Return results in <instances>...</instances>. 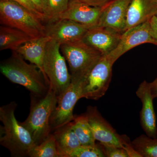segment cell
Returning a JSON list of instances; mask_svg holds the SVG:
<instances>
[{
    "label": "cell",
    "instance_id": "cell-1",
    "mask_svg": "<svg viewBox=\"0 0 157 157\" xmlns=\"http://www.w3.org/2000/svg\"><path fill=\"white\" fill-rule=\"evenodd\" d=\"M24 59L12 51L11 56L1 63V73L11 82L28 90L33 95L43 97L49 89V81L36 65L27 63Z\"/></svg>",
    "mask_w": 157,
    "mask_h": 157
},
{
    "label": "cell",
    "instance_id": "cell-2",
    "mask_svg": "<svg viewBox=\"0 0 157 157\" xmlns=\"http://www.w3.org/2000/svg\"><path fill=\"white\" fill-rule=\"evenodd\" d=\"M17 107L11 102L0 107V143L8 149L11 156H29V153L36 145L28 131L17 121L14 115Z\"/></svg>",
    "mask_w": 157,
    "mask_h": 157
},
{
    "label": "cell",
    "instance_id": "cell-3",
    "mask_svg": "<svg viewBox=\"0 0 157 157\" xmlns=\"http://www.w3.org/2000/svg\"><path fill=\"white\" fill-rule=\"evenodd\" d=\"M33 98L27 118L20 124L28 131L36 145H39L52 132L50 118L57 104L58 97L49 88L45 95L37 101Z\"/></svg>",
    "mask_w": 157,
    "mask_h": 157
},
{
    "label": "cell",
    "instance_id": "cell-4",
    "mask_svg": "<svg viewBox=\"0 0 157 157\" xmlns=\"http://www.w3.org/2000/svg\"><path fill=\"white\" fill-rule=\"evenodd\" d=\"M43 21L25 7L12 0H0V23L28 34L33 39L45 36Z\"/></svg>",
    "mask_w": 157,
    "mask_h": 157
},
{
    "label": "cell",
    "instance_id": "cell-5",
    "mask_svg": "<svg viewBox=\"0 0 157 157\" xmlns=\"http://www.w3.org/2000/svg\"><path fill=\"white\" fill-rule=\"evenodd\" d=\"M60 50L69 65L71 80L81 82L103 56L82 40L62 44Z\"/></svg>",
    "mask_w": 157,
    "mask_h": 157
},
{
    "label": "cell",
    "instance_id": "cell-6",
    "mask_svg": "<svg viewBox=\"0 0 157 157\" xmlns=\"http://www.w3.org/2000/svg\"><path fill=\"white\" fill-rule=\"evenodd\" d=\"M60 44L51 39L46 47L43 68L49 82L50 88L58 98L69 87L71 77L66 59L61 53Z\"/></svg>",
    "mask_w": 157,
    "mask_h": 157
},
{
    "label": "cell",
    "instance_id": "cell-7",
    "mask_svg": "<svg viewBox=\"0 0 157 157\" xmlns=\"http://www.w3.org/2000/svg\"><path fill=\"white\" fill-rule=\"evenodd\" d=\"M114 63L107 56H102L81 82V98L98 100L105 95L111 82Z\"/></svg>",
    "mask_w": 157,
    "mask_h": 157
},
{
    "label": "cell",
    "instance_id": "cell-8",
    "mask_svg": "<svg viewBox=\"0 0 157 157\" xmlns=\"http://www.w3.org/2000/svg\"><path fill=\"white\" fill-rule=\"evenodd\" d=\"M81 82L71 80L67 90L58 98L56 107L51 116L52 131L63 126L74 120L73 109L79 99Z\"/></svg>",
    "mask_w": 157,
    "mask_h": 157
},
{
    "label": "cell",
    "instance_id": "cell-9",
    "mask_svg": "<svg viewBox=\"0 0 157 157\" xmlns=\"http://www.w3.org/2000/svg\"><path fill=\"white\" fill-rule=\"evenodd\" d=\"M145 43L156 45L149 21L124 31L122 34L118 45L107 56L115 62L127 52Z\"/></svg>",
    "mask_w": 157,
    "mask_h": 157
},
{
    "label": "cell",
    "instance_id": "cell-10",
    "mask_svg": "<svg viewBox=\"0 0 157 157\" xmlns=\"http://www.w3.org/2000/svg\"><path fill=\"white\" fill-rule=\"evenodd\" d=\"M45 35L61 45L82 40L91 28L73 21L57 19L46 22Z\"/></svg>",
    "mask_w": 157,
    "mask_h": 157
},
{
    "label": "cell",
    "instance_id": "cell-11",
    "mask_svg": "<svg viewBox=\"0 0 157 157\" xmlns=\"http://www.w3.org/2000/svg\"><path fill=\"white\" fill-rule=\"evenodd\" d=\"M122 34L109 28L96 26L88 30L82 41L105 56L116 48Z\"/></svg>",
    "mask_w": 157,
    "mask_h": 157
},
{
    "label": "cell",
    "instance_id": "cell-12",
    "mask_svg": "<svg viewBox=\"0 0 157 157\" xmlns=\"http://www.w3.org/2000/svg\"><path fill=\"white\" fill-rule=\"evenodd\" d=\"M85 114L87 118L96 140H98L101 144L122 147L120 135L104 119L97 107L89 106Z\"/></svg>",
    "mask_w": 157,
    "mask_h": 157
},
{
    "label": "cell",
    "instance_id": "cell-13",
    "mask_svg": "<svg viewBox=\"0 0 157 157\" xmlns=\"http://www.w3.org/2000/svg\"><path fill=\"white\" fill-rule=\"evenodd\" d=\"M136 94L142 103L140 120L142 129L149 137L157 138L156 117L149 82L146 80L142 82L137 88Z\"/></svg>",
    "mask_w": 157,
    "mask_h": 157
},
{
    "label": "cell",
    "instance_id": "cell-14",
    "mask_svg": "<svg viewBox=\"0 0 157 157\" xmlns=\"http://www.w3.org/2000/svg\"><path fill=\"white\" fill-rule=\"evenodd\" d=\"M132 0H113L102 9L98 25L123 33L127 13Z\"/></svg>",
    "mask_w": 157,
    "mask_h": 157
},
{
    "label": "cell",
    "instance_id": "cell-15",
    "mask_svg": "<svg viewBox=\"0 0 157 157\" xmlns=\"http://www.w3.org/2000/svg\"><path fill=\"white\" fill-rule=\"evenodd\" d=\"M102 10L75 0H70L68 9L56 19L70 20L92 28L98 25Z\"/></svg>",
    "mask_w": 157,
    "mask_h": 157
},
{
    "label": "cell",
    "instance_id": "cell-16",
    "mask_svg": "<svg viewBox=\"0 0 157 157\" xmlns=\"http://www.w3.org/2000/svg\"><path fill=\"white\" fill-rule=\"evenodd\" d=\"M157 15V0H132L127 13L125 31L149 21Z\"/></svg>",
    "mask_w": 157,
    "mask_h": 157
},
{
    "label": "cell",
    "instance_id": "cell-17",
    "mask_svg": "<svg viewBox=\"0 0 157 157\" xmlns=\"http://www.w3.org/2000/svg\"><path fill=\"white\" fill-rule=\"evenodd\" d=\"M51 39L46 35L32 39L15 51L25 59L36 65L48 80L43 70V63L46 46Z\"/></svg>",
    "mask_w": 157,
    "mask_h": 157
},
{
    "label": "cell",
    "instance_id": "cell-18",
    "mask_svg": "<svg viewBox=\"0 0 157 157\" xmlns=\"http://www.w3.org/2000/svg\"><path fill=\"white\" fill-rule=\"evenodd\" d=\"M53 134L59 157H67L70 152L81 145L71 122L56 130Z\"/></svg>",
    "mask_w": 157,
    "mask_h": 157
},
{
    "label": "cell",
    "instance_id": "cell-19",
    "mask_svg": "<svg viewBox=\"0 0 157 157\" xmlns=\"http://www.w3.org/2000/svg\"><path fill=\"white\" fill-rule=\"evenodd\" d=\"M32 39L28 34L17 29L3 25L0 27V50L16 51Z\"/></svg>",
    "mask_w": 157,
    "mask_h": 157
},
{
    "label": "cell",
    "instance_id": "cell-20",
    "mask_svg": "<svg viewBox=\"0 0 157 157\" xmlns=\"http://www.w3.org/2000/svg\"><path fill=\"white\" fill-rule=\"evenodd\" d=\"M71 124L81 145L96 144L95 138L85 114L75 117Z\"/></svg>",
    "mask_w": 157,
    "mask_h": 157
},
{
    "label": "cell",
    "instance_id": "cell-21",
    "mask_svg": "<svg viewBox=\"0 0 157 157\" xmlns=\"http://www.w3.org/2000/svg\"><path fill=\"white\" fill-rule=\"evenodd\" d=\"M132 143L141 157H157V138L142 135L134 139Z\"/></svg>",
    "mask_w": 157,
    "mask_h": 157
},
{
    "label": "cell",
    "instance_id": "cell-22",
    "mask_svg": "<svg viewBox=\"0 0 157 157\" xmlns=\"http://www.w3.org/2000/svg\"><path fill=\"white\" fill-rule=\"evenodd\" d=\"M30 157H59L53 134H50L43 142L31 150Z\"/></svg>",
    "mask_w": 157,
    "mask_h": 157
},
{
    "label": "cell",
    "instance_id": "cell-23",
    "mask_svg": "<svg viewBox=\"0 0 157 157\" xmlns=\"http://www.w3.org/2000/svg\"><path fill=\"white\" fill-rule=\"evenodd\" d=\"M70 0H48L44 12L46 22L56 19L69 7Z\"/></svg>",
    "mask_w": 157,
    "mask_h": 157
},
{
    "label": "cell",
    "instance_id": "cell-24",
    "mask_svg": "<svg viewBox=\"0 0 157 157\" xmlns=\"http://www.w3.org/2000/svg\"><path fill=\"white\" fill-rule=\"evenodd\" d=\"M103 149L97 144L80 145L70 152L67 157H105Z\"/></svg>",
    "mask_w": 157,
    "mask_h": 157
},
{
    "label": "cell",
    "instance_id": "cell-25",
    "mask_svg": "<svg viewBox=\"0 0 157 157\" xmlns=\"http://www.w3.org/2000/svg\"><path fill=\"white\" fill-rule=\"evenodd\" d=\"M101 144L106 157H129L126 151L122 147L109 144Z\"/></svg>",
    "mask_w": 157,
    "mask_h": 157
},
{
    "label": "cell",
    "instance_id": "cell-26",
    "mask_svg": "<svg viewBox=\"0 0 157 157\" xmlns=\"http://www.w3.org/2000/svg\"><path fill=\"white\" fill-rule=\"evenodd\" d=\"M120 137L121 146L126 151L129 157H141L133 147L132 141L126 135H120Z\"/></svg>",
    "mask_w": 157,
    "mask_h": 157
},
{
    "label": "cell",
    "instance_id": "cell-27",
    "mask_svg": "<svg viewBox=\"0 0 157 157\" xmlns=\"http://www.w3.org/2000/svg\"><path fill=\"white\" fill-rule=\"evenodd\" d=\"M16 2L19 3L21 6L25 7L35 15L39 17L43 22L45 21V18L44 14L38 11L36 6L32 2L31 0H12Z\"/></svg>",
    "mask_w": 157,
    "mask_h": 157
},
{
    "label": "cell",
    "instance_id": "cell-28",
    "mask_svg": "<svg viewBox=\"0 0 157 157\" xmlns=\"http://www.w3.org/2000/svg\"><path fill=\"white\" fill-rule=\"evenodd\" d=\"M92 7L104 9L113 0H75Z\"/></svg>",
    "mask_w": 157,
    "mask_h": 157
},
{
    "label": "cell",
    "instance_id": "cell-29",
    "mask_svg": "<svg viewBox=\"0 0 157 157\" xmlns=\"http://www.w3.org/2000/svg\"><path fill=\"white\" fill-rule=\"evenodd\" d=\"M31 1L36 6L38 11L44 14V11L47 6L48 0H31Z\"/></svg>",
    "mask_w": 157,
    "mask_h": 157
},
{
    "label": "cell",
    "instance_id": "cell-30",
    "mask_svg": "<svg viewBox=\"0 0 157 157\" xmlns=\"http://www.w3.org/2000/svg\"><path fill=\"white\" fill-rule=\"evenodd\" d=\"M149 22L154 38L155 40L156 45L157 46V15L152 17Z\"/></svg>",
    "mask_w": 157,
    "mask_h": 157
},
{
    "label": "cell",
    "instance_id": "cell-31",
    "mask_svg": "<svg viewBox=\"0 0 157 157\" xmlns=\"http://www.w3.org/2000/svg\"><path fill=\"white\" fill-rule=\"evenodd\" d=\"M149 84L153 98H157V77L153 81L149 82Z\"/></svg>",
    "mask_w": 157,
    "mask_h": 157
}]
</instances>
